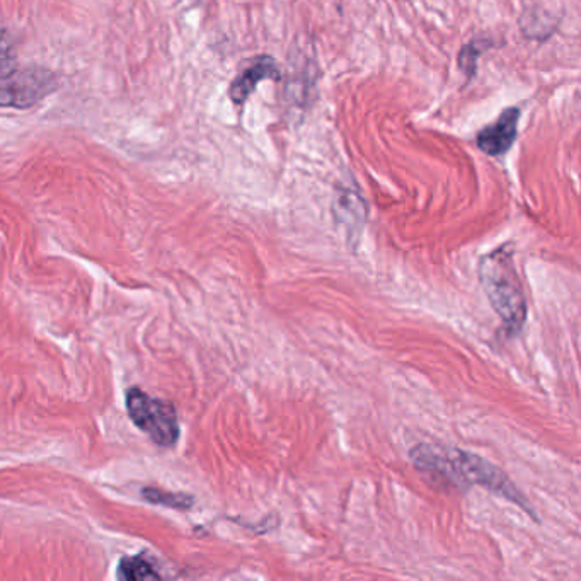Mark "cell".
Returning a JSON list of instances; mask_svg holds the SVG:
<instances>
[{"mask_svg":"<svg viewBox=\"0 0 581 581\" xmlns=\"http://www.w3.org/2000/svg\"><path fill=\"white\" fill-rule=\"evenodd\" d=\"M414 468L433 479L457 486H481L498 497L522 507L534 515L528 501L510 481V478L491 462L459 449L420 443L410 452Z\"/></svg>","mask_w":581,"mask_h":581,"instance_id":"1","label":"cell"},{"mask_svg":"<svg viewBox=\"0 0 581 581\" xmlns=\"http://www.w3.org/2000/svg\"><path fill=\"white\" fill-rule=\"evenodd\" d=\"M482 288L489 304L511 333L520 331L527 319V302L518 273L515 270L511 244L484 256L479 265Z\"/></svg>","mask_w":581,"mask_h":581,"instance_id":"2","label":"cell"},{"mask_svg":"<svg viewBox=\"0 0 581 581\" xmlns=\"http://www.w3.org/2000/svg\"><path fill=\"white\" fill-rule=\"evenodd\" d=\"M127 410L133 423L159 445L170 447L179 439L178 416L169 402L131 389L127 394Z\"/></svg>","mask_w":581,"mask_h":581,"instance_id":"3","label":"cell"},{"mask_svg":"<svg viewBox=\"0 0 581 581\" xmlns=\"http://www.w3.org/2000/svg\"><path fill=\"white\" fill-rule=\"evenodd\" d=\"M57 75L42 67L0 73V108L28 110L57 89Z\"/></svg>","mask_w":581,"mask_h":581,"instance_id":"4","label":"cell"},{"mask_svg":"<svg viewBox=\"0 0 581 581\" xmlns=\"http://www.w3.org/2000/svg\"><path fill=\"white\" fill-rule=\"evenodd\" d=\"M518 120L520 110L507 108L499 114L495 123L489 127L482 128L476 137V143L486 156H505L515 143L518 133Z\"/></svg>","mask_w":581,"mask_h":581,"instance_id":"5","label":"cell"},{"mask_svg":"<svg viewBox=\"0 0 581 581\" xmlns=\"http://www.w3.org/2000/svg\"><path fill=\"white\" fill-rule=\"evenodd\" d=\"M265 79H280V71L278 65L273 58L268 55L256 58L255 62L244 69V71L232 81L230 89H228V96L230 100L234 101L236 104H242L249 100V96L255 92L256 87L265 81Z\"/></svg>","mask_w":581,"mask_h":581,"instance_id":"6","label":"cell"},{"mask_svg":"<svg viewBox=\"0 0 581 581\" xmlns=\"http://www.w3.org/2000/svg\"><path fill=\"white\" fill-rule=\"evenodd\" d=\"M334 218L338 226L344 228L350 241H358L362 226L365 222L363 201L352 189H343L334 199Z\"/></svg>","mask_w":581,"mask_h":581,"instance_id":"7","label":"cell"},{"mask_svg":"<svg viewBox=\"0 0 581 581\" xmlns=\"http://www.w3.org/2000/svg\"><path fill=\"white\" fill-rule=\"evenodd\" d=\"M120 578L125 580H156L159 578L154 566L147 563L143 557H127L120 563Z\"/></svg>","mask_w":581,"mask_h":581,"instance_id":"8","label":"cell"},{"mask_svg":"<svg viewBox=\"0 0 581 581\" xmlns=\"http://www.w3.org/2000/svg\"><path fill=\"white\" fill-rule=\"evenodd\" d=\"M486 42H469L459 53V58H457V63L460 67V71L464 72L468 77H472L476 73V67H478V60L482 55V52L489 46V44H484Z\"/></svg>","mask_w":581,"mask_h":581,"instance_id":"9","label":"cell"},{"mask_svg":"<svg viewBox=\"0 0 581 581\" xmlns=\"http://www.w3.org/2000/svg\"><path fill=\"white\" fill-rule=\"evenodd\" d=\"M17 67L15 44L7 29L0 28V73H9Z\"/></svg>","mask_w":581,"mask_h":581,"instance_id":"10","label":"cell"}]
</instances>
